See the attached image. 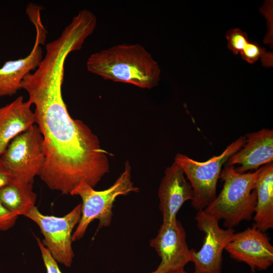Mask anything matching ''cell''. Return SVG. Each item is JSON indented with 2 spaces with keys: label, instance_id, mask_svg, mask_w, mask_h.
Returning a JSON list of instances; mask_svg holds the SVG:
<instances>
[{
  "label": "cell",
  "instance_id": "19",
  "mask_svg": "<svg viewBox=\"0 0 273 273\" xmlns=\"http://www.w3.org/2000/svg\"><path fill=\"white\" fill-rule=\"evenodd\" d=\"M18 216L6 208L0 201V231H6L15 224Z\"/></svg>",
  "mask_w": 273,
  "mask_h": 273
},
{
  "label": "cell",
  "instance_id": "18",
  "mask_svg": "<svg viewBox=\"0 0 273 273\" xmlns=\"http://www.w3.org/2000/svg\"><path fill=\"white\" fill-rule=\"evenodd\" d=\"M36 241L41 252L47 273H62L58 265V262L54 259L40 240L36 238Z\"/></svg>",
  "mask_w": 273,
  "mask_h": 273
},
{
  "label": "cell",
  "instance_id": "14",
  "mask_svg": "<svg viewBox=\"0 0 273 273\" xmlns=\"http://www.w3.org/2000/svg\"><path fill=\"white\" fill-rule=\"evenodd\" d=\"M31 106L19 96L0 108V157L16 136L36 124Z\"/></svg>",
  "mask_w": 273,
  "mask_h": 273
},
{
  "label": "cell",
  "instance_id": "4",
  "mask_svg": "<svg viewBox=\"0 0 273 273\" xmlns=\"http://www.w3.org/2000/svg\"><path fill=\"white\" fill-rule=\"evenodd\" d=\"M131 168L129 162L126 161L123 171L107 189L96 191L87 183H82L72 192L71 195L79 196L82 199L81 217L72 234L73 242L84 236L89 224L95 219L99 221V229L109 226L116 198L120 195L139 191V188L131 181Z\"/></svg>",
  "mask_w": 273,
  "mask_h": 273
},
{
  "label": "cell",
  "instance_id": "9",
  "mask_svg": "<svg viewBox=\"0 0 273 273\" xmlns=\"http://www.w3.org/2000/svg\"><path fill=\"white\" fill-rule=\"evenodd\" d=\"M41 10L40 7L33 4L27 6L26 13L35 28V42L27 56L7 61L0 68V97L16 94L21 88L24 78L35 70L43 59L41 45L45 42L47 31L41 19Z\"/></svg>",
  "mask_w": 273,
  "mask_h": 273
},
{
  "label": "cell",
  "instance_id": "13",
  "mask_svg": "<svg viewBox=\"0 0 273 273\" xmlns=\"http://www.w3.org/2000/svg\"><path fill=\"white\" fill-rule=\"evenodd\" d=\"M244 146L228 160L227 166L239 165L236 170L245 173L257 170L263 165L273 161V130L262 128L260 130L247 133Z\"/></svg>",
  "mask_w": 273,
  "mask_h": 273
},
{
  "label": "cell",
  "instance_id": "11",
  "mask_svg": "<svg viewBox=\"0 0 273 273\" xmlns=\"http://www.w3.org/2000/svg\"><path fill=\"white\" fill-rule=\"evenodd\" d=\"M224 250L233 259L248 264L253 272L266 270L273 263V246L269 239L254 225L234 233Z\"/></svg>",
  "mask_w": 273,
  "mask_h": 273
},
{
  "label": "cell",
  "instance_id": "17",
  "mask_svg": "<svg viewBox=\"0 0 273 273\" xmlns=\"http://www.w3.org/2000/svg\"><path fill=\"white\" fill-rule=\"evenodd\" d=\"M36 199L31 184L13 180L0 188V201L18 216H25L35 206Z\"/></svg>",
  "mask_w": 273,
  "mask_h": 273
},
{
  "label": "cell",
  "instance_id": "1",
  "mask_svg": "<svg viewBox=\"0 0 273 273\" xmlns=\"http://www.w3.org/2000/svg\"><path fill=\"white\" fill-rule=\"evenodd\" d=\"M64 69L42 65L28 74L21 88L35 106L36 124L42 134L45 154L39 176L51 190L70 194L81 183L95 187L109 172V155L98 138L84 122L69 114L63 98Z\"/></svg>",
  "mask_w": 273,
  "mask_h": 273
},
{
  "label": "cell",
  "instance_id": "8",
  "mask_svg": "<svg viewBox=\"0 0 273 273\" xmlns=\"http://www.w3.org/2000/svg\"><path fill=\"white\" fill-rule=\"evenodd\" d=\"M195 219L204 238L201 249H191V262L198 273H222V252L230 241L235 230L221 229L219 220L204 210L198 211Z\"/></svg>",
  "mask_w": 273,
  "mask_h": 273
},
{
  "label": "cell",
  "instance_id": "21",
  "mask_svg": "<svg viewBox=\"0 0 273 273\" xmlns=\"http://www.w3.org/2000/svg\"><path fill=\"white\" fill-rule=\"evenodd\" d=\"M175 273H198V272H195V271H193L192 272H186L185 270H183L182 271L177 272H175Z\"/></svg>",
  "mask_w": 273,
  "mask_h": 273
},
{
  "label": "cell",
  "instance_id": "5",
  "mask_svg": "<svg viewBox=\"0 0 273 273\" xmlns=\"http://www.w3.org/2000/svg\"><path fill=\"white\" fill-rule=\"evenodd\" d=\"M246 137L242 135L230 144L219 155L204 162L194 160L178 153L174 161L183 169L194 193L192 206L197 211L204 210L216 197V186L222 166L245 144Z\"/></svg>",
  "mask_w": 273,
  "mask_h": 273
},
{
  "label": "cell",
  "instance_id": "6",
  "mask_svg": "<svg viewBox=\"0 0 273 273\" xmlns=\"http://www.w3.org/2000/svg\"><path fill=\"white\" fill-rule=\"evenodd\" d=\"M44 159L43 140L36 124L16 136L0 157L14 180L31 184L40 175Z\"/></svg>",
  "mask_w": 273,
  "mask_h": 273
},
{
  "label": "cell",
  "instance_id": "7",
  "mask_svg": "<svg viewBox=\"0 0 273 273\" xmlns=\"http://www.w3.org/2000/svg\"><path fill=\"white\" fill-rule=\"evenodd\" d=\"M81 215V203L62 217L46 215L34 206L25 215L35 222L44 236L42 244L54 259L66 267L71 266L74 256L72 247V232Z\"/></svg>",
  "mask_w": 273,
  "mask_h": 273
},
{
  "label": "cell",
  "instance_id": "3",
  "mask_svg": "<svg viewBox=\"0 0 273 273\" xmlns=\"http://www.w3.org/2000/svg\"><path fill=\"white\" fill-rule=\"evenodd\" d=\"M260 170L240 173L234 166H225L219 175L223 188L204 210L218 220L223 219L227 228L233 229L243 220H251L256 204L253 186Z\"/></svg>",
  "mask_w": 273,
  "mask_h": 273
},
{
  "label": "cell",
  "instance_id": "16",
  "mask_svg": "<svg viewBox=\"0 0 273 273\" xmlns=\"http://www.w3.org/2000/svg\"><path fill=\"white\" fill-rule=\"evenodd\" d=\"M225 37L228 42V48L234 55L240 53L242 59L250 64H253L260 59L263 66H272V53L267 52L257 42L250 41L247 32L238 28L231 29L226 32Z\"/></svg>",
  "mask_w": 273,
  "mask_h": 273
},
{
  "label": "cell",
  "instance_id": "12",
  "mask_svg": "<svg viewBox=\"0 0 273 273\" xmlns=\"http://www.w3.org/2000/svg\"><path fill=\"white\" fill-rule=\"evenodd\" d=\"M158 195L163 222L176 220V214L183 204L193 199L192 187L185 178L181 167L174 161L165 169Z\"/></svg>",
  "mask_w": 273,
  "mask_h": 273
},
{
  "label": "cell",
  "instance_id": "15",
  "mask_svg": "<svg viewBox=\"0 0 273 273\" xmlns=\"http://www.w3.org/2000/svg\"><path fill=\"white\" fill-rule=\"evenodd\" d=\"M253 189L256 193L254 225L265 232L273 228V163L260 167Z\"/></svg>",
  "mask_w": 273,
  "mask_h": 273
},
{
  "label": "cell",
  "instance_id": "10",
  "mask_svg": "<svg viewBox=\"0 0 273 273\" xmlns=\"http://www.w3.org/2000/svg\"><path fill=\"white\" fill-rule=\"evenodd\" d=\"M161 258L157 268L151 273H175L184 269L191 262V252L186 241L185 230L177 219L162 222L157 236L150 241Z\"/></svg>",
  "mask_w": 273,
  "mask_h": 273
},
{
  "label": "cell",
  "instance_id": "20",
  "mask_svg": "<svg viewBox=\"0 0 273 273\" xmlns=\"http://www.w3.org/2000/svg\"><path fill=\"white\" fill-rule=\"evenodd\" d=\"M13 180L12 174L0 159V188Z\"/></svg>",
  "mask_w": 273,
  "mask_h": 273
},
{
  "label": "cell",
  "instance_id": "2",
  "mask_svg": "<svg viewBox=\"0 0 273 273\" xmlns=\"http://www.w3.org/2000/svg\"><path fill=\"white\" fill-rule=\"evenodd\" d=\"M88 72L104 79L151 89L158 84L161 69L151 54L140 44L122 43L92 54Z\"/></svg>",
  "mask_w": 273,
  "mask_h": 273
}]
</instances>
